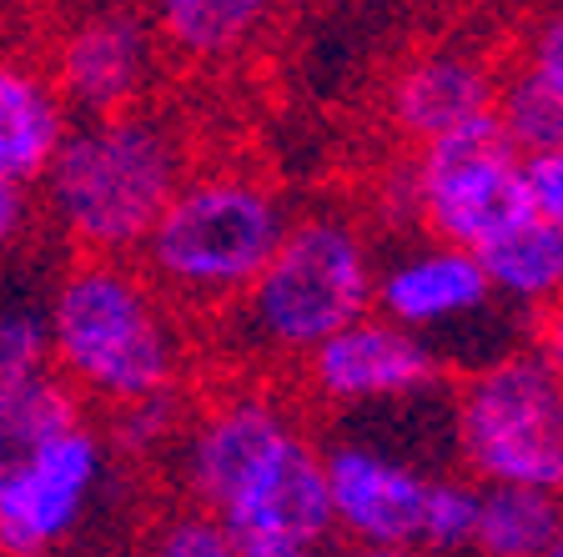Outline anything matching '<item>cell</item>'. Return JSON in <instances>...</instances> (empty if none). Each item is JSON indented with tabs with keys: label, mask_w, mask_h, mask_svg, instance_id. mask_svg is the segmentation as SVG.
<instances>
[{
	"label": "cell",
	"mask_w": 563,
	"mask_h": 557,
	"mask_svg": "<svg viewBox=\"0 0 563 557\" xmlns=\"http://www.w3.org/2000/svg\"><path fill=\"white\" fill-rule=\"evenodd\" d=\"M176 447L187 508L217 517L246 557L332 543L322 447L287 397L252 382L227 387L191 412Z\"/></svg>",
	"instance_id": "6da1fadb"
},
{
	"label": "cell",
	"mask_w": 563,
	"mask_h": 557,
	"mask_svg": "<svg viewBox=\"0 0 563 557\" xmlns=\"http://www.w3.org/2000/svg\"><path fill=\"white\" fill-rule=\"evenodd\" d=\"M51 377L91 406H131L181 392L187 332L136 261L76 256L46 302Z\"/></svg>",
	"instance_id": "7a4b0ae2"
},
{
	"label": "cell",
	"mask_w": 563,
	"mask_h": 557,
	"mask_svg": "<svg viewBox=\"0 0 563 557\" xmlns=\"http://www.w3.org/2000/svg\"><path fill=\"white\" fill-rule=\"evenodd\" d=\"M292 211L252 166L187 171L176 197L136 246V271L172 312H232L277 252Z\"/></svg>",
	"instance_id": "3957f363"
},
{
	"label": "cell",
	"mask_w": 563,
	"mask_h": 557,
	"mask_svg": "<svg viewBox=\"0 0 563 557\" xmlns=\"http://www.w3.org/2000/svg\"><path fill=\"white\" fill-rule=\"evenodd\" d=\"M187 171L191 152L176 121L126 111L70 126L51 171L41 176V197L56 232L81 256L131 261Z\"/></svg>",
	"instance_id": "277c9868"
},
{
	"label": "cell",
	"mask_w": 563,
	"mask_h": 557,
	"mask_svg": "<svg viewBox=\"0 0 563 557\" xmlns=\"http://www.w3.org/2000/svg\"><path fill=\"white\" fill-rule=\"evenodd\" d=\"M377 261L363 221L347 211H302L282 232L262 277L232 307L236 326L262 357L302 361L332 332L373 312Z\"/></svg>",
	"instance_id": "5b68a950"
},
{
	"label": "cell",
	"mask_w": 563,
	"mask_h": 557,
	"mask_svg": "<svg viewBox=\"0 0 563 557\" xmlns=\"http://www.w3.org/2000/svg\"><path fill=\"white\" fill-rule=\"evenodd\" d=\"M453 447L478 488L563 502V382L533 352H498L457 377Z\"/></svg>",
	"instance_id": "8992f818"
},
{
	"label": "cell",
	"mask_w": 563,
	"mask_h": 557,
	"mask_svg": "<svg viewBox=\"0 0 563 557\" xmlns=\"http://www.w3.org/2000/svg\"><path fill=\"white\" fill-rule=\"evenodd\" d=\"M408 191L412 216L428 226V236L473 256L533 216L523 156L493 116L412 152Z\"/></svg>",
	"instance_id": "52a82bcc"
},
{
	"label": "cell",
	"mask_w": 563,
	"mask_h": 557,
	"mask_svg": "<svg viewBox=\"0 0 563 557\" xmlns=\"http://www.w3.org/2000/svg\"><path fill=\"white\" fill-rule=\"evenodd\" d=\"M443 357L428 337H412L387 316L367 312L352 326L332 332L317 352L297 361L302 392L332 412H363V406H402L443 387Z\"/></svg>",
	"instance_id": "ba28073f"
},
{
	"label": "cell",
	"mask_w": 563,
	"mask_h": 557,
	"mask_svg": "<svg viewBox=\"0 0 563 557\" xmlns=\"http://www.w3.org/2000/svg\"><path fill=\"white\" fill-rule=\"evenodd\" d=\"M106 432L91 417L46 442L15 477L0 482V553L46 557L86 523L96 492L106 482Z\"/></svg>",
	"instance_id": "9c48e42d"
},
{
	"label": "cell",
	"mask_w": 563,
	"mask_h": 557,
	"mask_svg": "<svg viewBox=\"0 0 563 557\" xmlns=\"http://www.w3.org/2000/svg\"><path fill=\"white\" fill-rule=\"evenodd\" d=\"M156 60H162V41L152 21L126 5H101L60 31L51 86L66 101V111H81L86 121L126 116L152 96Z\"/></svg>",
	"instance_id": "30bf717a"
},
{
	"label": "cell",
	"mask_w": 563,
	"mask_h": 557,
	"mask_svg": "<svg viewBox=\"0 0 563 557\" xmlns=\"http://www.w3.org/2000/svg\"><path fill=\"white\" fill-rule=\"evenodd\" d=\"M322 472H328L332 537H347V547H422L433 472L373 442L322 447Z\"/></svg>",
	"instance_id": "8fae6325"
},
{
	"label": "cell",
	"mask_w": 563,
	"mask_h": 557,
	"mask_svg": "<svg viewBox=\"0 0 563 557\" xmlns=\"http://www.w3.org/2000/svg\"><path fill=\"white\" fill-rule=\"evenodd\" d=\"M493 101H498V66L493 60L457 46L418 51L387 81V126L412 152H422L428 141H443L473 121H488Z\"/></svg>",
	"instance_id": "7c38bea8"
},
{
	"label": "cell",
	"mask_w": 563,
	"mask_h": 557,
	"mask_svg": "<svg viewBox=\"0 0 563 557\" xmlns=\"http://www.w3.org/2000/svg\"><path fill=\"white\" fill-rule=\"evenodd\" d=\"M493 302V287L483 277L478 256L457 246L428 242L418 252H402L398 261L377 267L373 312L412 337H433L443 326L473 322Z\"/></svg>",
	"instance_id": "4fadbf2b"
},
{
	"label": "cell",
	"mask_w": 563,
	"mask_h": 557,
	"mask_svg": "<svg viewBox=\"0 0 563 557\" xmlns=\"http://www.w3.org/2000/svg\"><path fill=\"white\" fill-rule=\"evenodd\" d=\"M70 131V111L56 96L51 76L15 56H0V176L15 186H41L60 141Z\"/></svg>",
	"instance_id": "5bb4252c"
},
{
	"label": "cell",
	"mask_w": 563,
	"mask_h": 557,
	"mask_svg": "<svg viewBox=\"0 0 563 557\" xmlns=\"http://www.w3.org/2000/svg\"><path fill=\"white\" fill-rule=\"evenodd\" d=\"M277 0H152V31L162 51L191 66H222L252 51Z\"/></svg>",
	"instance_id": "9a60e30c"
},
{
	"label": "cell",
	"mask_w": 563,
	"mask_h": 557,
	"mask_svg": "<svg viewBox=\"0 0 563 557\" xmlns=\"http://www.w3.org/2000/svg\"><path fill=\"white\" fill-rule=\"evenodd\" d=\"M478 267L493 287V302L543 312L563 302V226L543 216L518 221L514 232L478 252Z\"/></svg>",
	"instance_id": "2e32d148"
},
{
	"label": "cell",
	"mask_w": 563,
	"mask_h": 557,
	"mask_svg": "<svg viewBox=\"0 0 563 557\" xmlns=\"http://www.w3.org/2000/svg\"><path fill=\"white\" fill-rule=\"evenodd\" d=\"M81 417H91V412L51 371L46 377H31V382L0 387V482L15 477L46 442H56L60 432L76 427Z\"/></svg>",
	"instance_id": "e0dca14e"
},
{
	"label": "cell",
	"mask_w": 563,
	"mask_h": 557,
	"mask_svg": "<svg viewBox=\"0 0 563 557\" xmlns=\"http://www.w3.org/2000/svg\"><path fill=\"white\" fill-rule=\"evenodd\" d=\"M563 502L523 488H478L468 557H543L559 533Z\"/></svg>",
	"instance_id": "ac0fdd59"
},
{
	"label": "cell",
	"mask_w": 563,
	"mask_h": 557,
	"mask_svg": "<svg viewBox=\"0 0 563 557\" xmlns=\"http://www.w3.org/2000/svg\"><path fill=\"white\" fill-rule=\"evenodd\" d=\"M187 417H191V406L181 402V392H166V397H146V402L117 406L101 432H106V447H111V453L162 457V453H172L176 442H181Z\"/></svg>",
	"instance_id": "d6986e66"
},
{
	"label": "cell",
	"mask_w": 563,
	"mask_h": 557,
	"mask_svg": "<svg viewBox=\"0 0 563 557\" xmlns=\"http://www.w3.org/2000/svg\"><path fill=\"white\" fill-rule=\"evenodd\" d=\"M473 512H478V482H468V477H433L428 517H422V553L433 557L468 553Z\"/></svg>",
	"instance_id": "ffe728a7"
},
{
	"label": "cell",
	"mask_w": 563,
	"mask_h": 557,
	"mask_svg": "<svg viewBox=\"0 0 563 557\" xmlns=\"http://www.w3.org/2000/svg\"><path fill=\"white\" fill-rule=\"evenodd\" d=\"M51 371L46 307H0V387Z\"/></svg>",
	"instance_id": "44dd1931"
},
{
	"label": "cell",
	"mask_w": 563,
	"mask_h": 557,
	"mask_svg": "<svg viewBox=\"0 0 563 557\" xmlns=\"http://www.w3.org/2000/svg\"><path fill=\"white\" fill-rule=\"evenodd\" d=\"M146 557H246L217 517L197 508H176L146 537Z\"/></svg>",
	"instance_id": "7402d4cb"
},
{
	"label": "cell",
	"mask_w": 563,
	"mask_h": 557,
	"mask_svg": "<svg viewBox=\"0 0 563 557\" xmlns=\"http://www.w3.org/2000/svg\"><path fill=\"white\" fill-rule=\"evenodd\" d=\"M518 66L533 70V76H539V81L549 86L553 101H559V116H563V11L543 15V21L533 25V31H528Z\"/></svg>",
	"instance_id": "603a6c76"
},
{
	"label": "cell",
	"mask_w": 563,
	"mask_h": 557,
	"mask_svg": "<svg viewBox=\"0 0 563 557\" xmlns=\"http://www.w3.org/2000/svg\"><path fill=\"white\" fill-rule=\"evenodd\" d=\"M523 181H528V207H533V216L563 226V146L523 156Z\"/></svg>",
	"instance_id": "cb8c5ba5"
},
{
	"label": "cell",
	"mask_w": 563,
	"mask_h": 557,
	"mask_svg": "<svg viewBox=\"0 0 563 557\" xmlns=\"http://www.w3.org/2000/svg\"><path fill=\"white\" fill-rule=\"evenodd\" d=\"M31 221H35V197L25 191V186H15V181L0 176V252L21 246L25 232H31Z\"/></svg>",
	"instance_id": "d4e9b609"
},
{
	"label": "cell",
	"mask_w": 563,
	"mask_h": 557,
	"mask_svg": "<svg viewBox=\"0 0 563 557\" xmlns=\"http://www.w3.org/2000/svg\"><path fill=\"white\" fill-rule=\"evenodd\" d=\"M528 352H533V357H539L543 367L563 382V302L533 312V337H528Z\"/></svg>",
	"instance_id": "484cf974"
},
{
	"label": "cell",
	"mask_w": 563,
	"mask_h": 557,
	"mask_svg": "<svg viewBox=\"0 0 563 557\" xmlns=\"http://www.w3.org/2000/svg\"><path fill=\"white\" fill-rule=\"evenodd\" d=\"M347 557H433L422 547H347Z\"/></svg>",
	"instance_id": "4316f807"
},
{
	"label": "cell",
	"mask_w": 563,
	"mask_h": 557,
	"mask_svg": "<svg viewBox=\"0 0 563 557\" xmlns=\"http://www.w3.org/2000/svg\"><path fill=\"white\" fill-rule=\"evenodd\" d=\"M543 557H563V517H559V533H553V543H549V553Z\"/></svg>",
	"instance_id": "83f0119b"
},
{
	"label": "cell",
	"mask_w": 563,
	"mask_h": 557,
	"mask_svg": "<svg viewBox=\"0 0 563 557\" xmlns=\"http://www.w3.org/2000/svg\"><path fill=\"white\" fill-rule=\"evenodd\" d=\"M257 557H317V553H257Z\"/></svg>",
	"instance_id": "f1b7e54d"
},
{
	"label": "cell",
	"mask_w": 563,
	"mask_h": 557,
	"mask_svg": "<svg viewBox=\"0 0 563 557\" xmlns=\"http://www.w3.org/2000/svg\"><path fill=\"white\" fill-rule=\"evenodd\" d=\"M0 557H5V553H0Z\"/></svg>",
	"instance_id": "f546056e"
}]
</instances>
